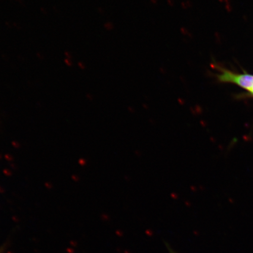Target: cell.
Returning <instances> with one entry per match:
<instances>
[{
    "instance_id": "6da1fadb",
    "label": "cell",
    "mask_w": 253,
    "mask_h": 253,
    "mask_svg": "<svg viewBox=\"0 0 253 253\" xmlns=\"http://www.w3.org/2000/svg\"><path fill=\"white\" fill-rule=\"evenodd\" d=\"M221 82H230L249 91L253 87V76L248 74L238 75L227 70H221V74L217 75Z\"/></svg>"
},
{
    "instance_id": "7a4b0ae2",
    "label": "cell",
    "mask_w": 253,
    "mask_h": 253,
    "mask_svg": "<svg viewBox=\"0 0 253 253\" xmlns=\"http://www.w3.org/2000/svg\"><path fill=\"white\" fill-rule=\"evenodd\" d=\"M250 91V93H251V94L253 95V87L252 88V89L251 90L249 91Z\"/></svg>"
},
{
    "instance_id": "3957f363",
    "label": "cell",
    "mask_w": 253,
    "mask_h": 253,
    "mask_svg": "<svg viewBox=\"0 0 253 253\" xmlns=\"http://www.w3.org/2000/svg\"><path fill=\"white\" fill-rule=\"evenodd\" d=\"M170 253H173L172 251H170Z\"/></svg>"
}]
</instances>
